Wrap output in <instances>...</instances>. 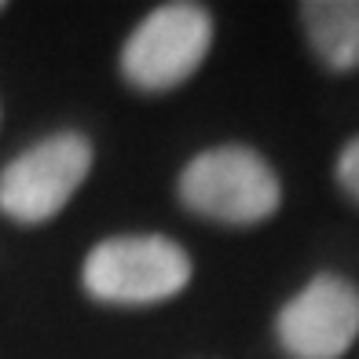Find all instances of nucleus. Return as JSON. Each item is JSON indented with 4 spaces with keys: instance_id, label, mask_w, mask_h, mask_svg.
<instances>
[{
    "instance_id": "nucleus-1",
    "label": "nucleus",
    "mask_w": 359,
    "mask_h": 359,
    "mask_svg": "<svg viewBox=\"0 0 359 359\" xmlns=\"http://www.w3.org/2000/svg\"><path fill=\"white\" fill-rule=\"evenodd\" d=\"M176 198L209 224L257 227L283 209V180L257 147L217 143L180 169Z\"/></svg>"
},
{
    "instance_id": "nucleus-2",
    "label": "nucleus",
    "mask_w": 359,
    "mask_h": 359,
    "mask_svg": "<svg viewBox=\"0 0 359 359\" xmlns=\"http://www.w3.org/2000/svg\"><path fill=\"white\" fill-rule=\"evenodd\" d=\"M194 260L169 235H114L88 250L81 286L92 301L114 308H151L191 286Z\"/></svg>"
},
{
    "instance_id": "nucleus-3",
    "label": "nucleus",
    "mask_w": 359,
    "mask_h": 359,
    "mask_svg": "<svg viewBox=\"0 0 359 359\" xmlns=\"http://www.w3.org/2000/svg\"><path fill=\"white\" fill-rule=\"evenodd\" d=\"M217 37L213 11L194 0L158 4L121 44V77L140 92H172L209 59Z\"/></svg>"
},
{
    "instance_id": "nucleus-4",
    "label": "nucleus",
    "mask_w": 359,
    "mask_h": 359,
    "mask_svg": "<svg viewBox=\"0 0 359 359\" xmlns=\"http://www.w3.org/2000/svg\"><path fill=\"white\" fill-rule=\"evenodd\" d=\"M92 161L95 147L77 128H59L37 140L0 172V213L22 227L55 220L88 180Z\"/></svg>"
},
{
    "instance_id": "nucleus-5",
    "label": "nucleus",
    "mask_w": 359,
    "mask_h": 359,
    "mask_svg": "<svg viewBox=\"0 0 359 359\" xmlns=\"http://www.w3.org/2000/svg\"><path fill=\"white\" fill-rule=\"evenodd\" d=\"M271 330L286 359H345L359 337V286L341 271L312 275L275 312Z\"/></svg>"
},
{
    "instance_id": "nucleus-6",
    "label": "nucleus",
    "mask_w": 359,
    "mask_h": 359,
    "mask_svg": "<svg viewBox=\"0 0 359 359\" xmlns=\"http://www.w3.org/2000/svg\"><path fill=\"white\" fill-rule=\"evenodd\" d=\"M297 19L308 52L326 74L359 70V0H304Z\"/></svg>"
},
{
    "instance_id": "nucleus-7",
    "label": "nucleus",
    "mask_w": 359,
    "mask_h": 359,
    "mask_svg": "<svg viewBox=\"0 0 359 359\" xmlns=\"http://www.w3.org/2000/svg\"><path fill=\"white\" fill-rule=\"evenodd\" d=\"M334 180H337V187L345 191V198H352V202L359 205V136H352V140L337 151Z\"/></svg>"
},
{
    "instance_id": "nucleus-8",
    "label": "nucleus",
    "mask_w": 359,
    "mask_h": 359,
    "mask_svg": "<svg viewBox=\"0 0 359 359\" xmlns=\"http://www.w3.org/2000/svg\"><path fill=\"white\" fill-rule=\"evenodd\" d=\"M0 11H4V4H0Z\"/></svg>"
}]
</instances>
